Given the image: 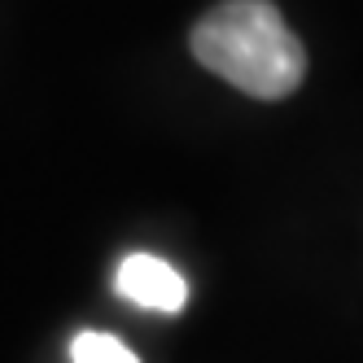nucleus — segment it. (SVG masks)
Segmentation results:
<instances>
[{
	"label": "nucleus",
	"mask_w": 363,
	"mask_h": 363,
	"mask_svg": "<svg viewBox=\"0 0 363 363\" xmlns=\"http://www.w3.org/2000/svg\"><path fill=\"white\" fill-rule=\"evenodd\" d=\"M193 57L258 101L289 96L306 74V48L267 0H223L193 27Z\"/></svg>",
	"instance_id": "f257e3e1"
},
{
	"label": "nucleus",
	"mask_w": 363,
	"mask_h": 363,
	"mask_svg": "<svg viewBox=\"0 0 363 363\" xmlns=\"http://www.w3.org/2000/svg\"><path fill=\"white\" fill-rule=\"evenodd\" d=\"M114 289L149 311H162V315H175L189 302V284L171 263H162L158 254H127L118 272H114Z\"/></svg>",
	"instance_id": "f03ea898"
},
{
	"label": "nucleus",
	"mask_w": 363,
	"mask_h": 363,
	"mask_svg": "<svg viewBox=\"0 0 363 363\" xmlns=\"http://www.w3.org/2000/svg\"><path fill=\"white\" fill-rule=\"evenodd\" d=\"M70 359L74 363H140L132 350H127L118 337L110 333H79L70 342Z\"/></svg>",
	"instance_id": "7ed1b4c3"
}]
</instances>
